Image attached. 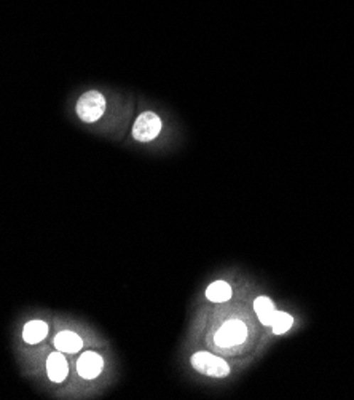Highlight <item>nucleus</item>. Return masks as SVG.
I'll return each instance as SVG.
<instances>
[{"label":"nucleus","instance_id":"7","mask_svg":"<svg viewBox=\"0 0 354 400\" xmlns=\"http://www.w3.org/2000/svg\"><path fill=\"white\" fill-rule=\"evenodd\" d=\"M53 345L58 351H61L64 354H75L83 347V340L75 332L63 330L56 333Z\"/></svg>","mask_w":354,"mask_h":400},{"label":"nucleus","instance_id":"11","mask_svg":"<svg viewBox=\"0 0 354 400\" xmlns=\"http://www.w3.org/2000/svg\"><path fill=\"white\" fill-rule=\"evenodd\" d=\"M294 324V318L291 316L289 313H286V311H278L277 314V318H274L273 320V333L274 335H283V333H286L287 330L291 329Z\"/></svg>","mask_w":354,"mask_h":400},{"label":"nucleus","instance_id":"6","mask_svg":"<svg viewBox=\"0 0 354 400\" xmlns=\"http://www.w3.org/2000/svg\"><path fill=\"white\" fill-rule=\"evenodd\" d=\"M47 375L53 383L59 384L65 382V378L69 377V362L64 357V352L58 350L50 352L47 357Z\"/></svg>","mask_w":354,"mask_h":400},{"label":"nucleus","instance_id":"1","mask_svg":"<svg viewBox=\"0 0 354 400\" xmlns=\"http://www.w3.org/2000/svg\"><path fill=\"white\" fill-rule=\"evenodd\" d=\"M106 109H107V102H106V97H104V94L101 93V91L91 90L78 97L75 112H77V117L80 118L83 123L90 124V123L100 121L104 117V114H106Z\"/></svg>","mask_w":354,"mask_h":400},{"label":"nucleus","instance_id":"9","mask_svg":"<svg viewBox=\"0 0 354 400\" xmlns=\"http://www.w3.org/2000/svg\"><path fill=\"white\" fill-rule=\"evenodd\" d=\"M254 311H255V314H257V318L262 324L270 325V327L278 314L272 298L265 297V295H260V297L254 300Z\"/></svg>","mask_w":354,"mask_h":400},{"label":"nucleus","instance_id":"10","mask_svg":"<svg viewBox=\"0 0 354 400\" xmlns=\"http://www.w3.org/2000/svg\"><path fill=\"white\" fill-rule=\"evenodd\" d=\"M232 287L225 281H214L206 288V298L213 303H225L232 298Z\"/></svg>","mask_w":354,"mask_h":400},{"label":"nucleus","instance_id":"2","mask_svg":"<svg viewBox=\"0 0 354 400\" xmlns=\"http://www.w3.org/2000/svg\"><path fill=\"white\" fill-rule=\"evenodd\" d=\"M190 362H192L193 369L196 372H200L201 375L213 377V378H225L230 375V367H228V364L224 359L215 356L213 352L208 351L195 352L192 359H190Z\"/></svg>","mask_w":354,"mask_h":400},{"label":"nucleus","instance_id":"3","mask_svg":"<svg viewBox=\"0 0 354 400\" xmlns=\"http://www.w3.org/2000/svg\"><path fill=\"white\" fill-rule=\"evenodd\" d=\"M247 338V327L240 319H230L220 325L215 332L214 342L219 347H232L245 343Z\"/></svg>","mask_w":354,"mask_h":400},{"label":"nucleus","instance_id":"5","mask_svg":"<svg viewBox=\"0 0 354 400\" xmlns=\"http://www.w3.org/2000/svg\"><path fill=\"white\" fill-rule=\"evenodd\" d=\"M75 369L83 379H96L104 370V359L96 351H85L78 356Z\"/></svg>","mask_w":354,"mask_h":400},{"label":"nucleus","instance_id":"4","mask_svg":"<svg viewBox=\"0 0 354 400\" xmlns=\"http://www.w3.org/2000/svg\"><path fill=\"white\" fill-rule=\"evenodd\" d=\"M163 128L161 118L154 112H144L133 124V137L137 142H152L160 136Z\"/></svg>","mask_w":354,"mask_h":400},{"label":"nucleus","instance_id":"8","mask_svg":"<svg viewBox=\"0 0 354 400\" xmlns=\"http://www.w3.org/2000/svg\"><path fill=\"white\" fill-rule=\"evenodd\" d=\"M50 325L42 319H32L23 327V340L28 345H38L48 337Z\"/></svg>","mask_w":354,"mask_h":400}]
</instances>
